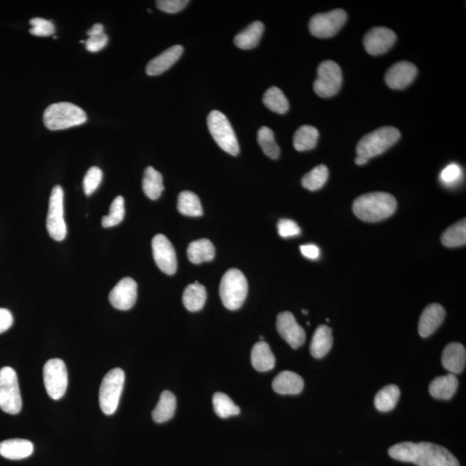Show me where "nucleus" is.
Returning <instances> with one entry per match:
<instances>
[{"instance_id":"1","label":"nucleus","mask_w":466,"mask_h":466,"mask_svg":"<svg viewBox=\"0 0 466 466\" xmlns=\"http://www.w3.org/2000/svg\"><path fill=\"white\" fill-rule=\"evenodd\" d=\"M388 454L394 460L418 466H460L445 447L429 442L399 443L390 447Z\"/></svg>"},{"instance_id":"2","label":"nucleus","mask_w":466,"mask_h":466,"mask_svg":"<svg viewBox=\"0 0 466 466\" xmlns=\"http://www.w3.org/2000/svg\"><path fill=\"white\" fill-rule=\"evenodd\" d=\"M397 207V199L393 195L386 192H374L355 199L353 210L358 219L372 223L390 217Z\"/></svg>"},{"instance_id":"3","label":"nucleus","mask_w":466,"mask_h":466,"mask_svg":"<svg viewBox=\"0 0 466 466\" xmlns=\"http://www.w3.org/2000/svg\"><path fill=\"white\" fill-rule=\"evenodd\" d=\"M87 120L84 110L69 102L52 104L43 114V123L51 131L78 127Z\"/></svg>"},{"instance_id":"4","label":"nucleus","mask_w":466,"mask_h":466,"mask_svg":"<svg viewBox=\"0 0 466 466\" xmlns=\"http://www.w3.org/2000/svg\"><path fill=\"white\" fill-rule=\"evenodd\" d=\"M401 133L398 129L384 127L362 136L357 146L358 157L369 159L386 153L398 142Z\"/></svg>"},{"instance_id":"5","label":"nucleus","mask_w":466,"mask_h":466,"mask_svg":"<svg viewBox=\"0 0 466 466\" xmlns=\"http://www.w3.org/2000/svg\"><path fill=\"white\" fill-rule=\"evenodd\" d=\"M248 294L245 275L238 269H231L222 277L220 295L224 306L229 310L241 308Z\"/></svg>"},{"instance_id":"6","label":"nucleus","mask_w":466,"mask_h":466,"mask_svg":"<svg viewBox=\"0 0 466 466\" xmlns=\"http://www.w3.org/2000/svg\"><path fill=\"white\" fill-rule=\"evenodd\" d=\"M207 125L214 140L222 150L232 155L239 153V144L234 131L225 114L213 111L207 117Z\"/></svg>"},{"instance_id":"7","label":"nucleus","mask_w":466,"mask_h":466,"mask_svg":"<svg viewBox=\"0 0 466 466\" xmlns=\"http://www.w3.org/2000/svg\"><path fill=\"white\" fill-rule=\"evenodd\" d=\"M125 372L120 368L111 369L104 377L99 388V406L104 414L111 416L116 412L123 391Z\"/></svg>"},{"instance_id":"8","label":"nucleus","mask_w":466,"mask_h":466,"mask_svg":"<svg viewBox=\"0 0 466 466\" xmlns=\"http://www.w3.org/2000/svg\"><path fill=\"white\" fill-rule=\"evenodd\" d=\"M0 409L10 414L21 411L22 397L17 376L10 367L0 369Z\"/></svg>"},{"instance_id":"9","label":"nucleus","mask_w":466,"mask_h":466,"mask_svg":"<svg viewBox=\"0 0 466 466\" xmlns=\"http://www.w3.org/2000/svg\"><path fill=\"white\" fill-rule=\"evenodd\" d=\"M342 81L343 76L340 66L334 61H324L318 66L313 90L321 98H330L339 91Z\"/></svg>"},{"instance_id":"10","label":"nucleus","mask_w":466,"mask_h":466,"mask_svg":"<svg viewBox=\"0 0 466 466\" xmlns=\"http://www.w3.org/2000/svg\"><path fill=\"white\" fill-rule=\"evenodd\" d=\"M64 201V190L57 185L51 192L47 216V230L55 241H62L66 236Z\"/></svg>"},{"instance_id":"11","label":"nucleus","mask_w":466,"mask_h":466,"mask_svg":"<svg viewBox=\"0 0 466 466\" xmlns=\"http://www.w3.org/2000/svg\"><path fill=\"white\" fill-rule=\"evenodd\" d=\"M347 14L343 9L314 15L309 22L311 34L318 38H329L334 36L346 24Z\"/></svg>"},{"instance_id":"12","label":"nucleus","mask_w":466,"mask_h":466,"mask_svg":"<svg viewBox=\"0 0 466 466\" xmlns=\"http://www.w3.org/2000/svg\"><path fill=\"white\" fill-rule=\"evenodd\" d=\"M43 382L48 395L53 400H59L68 388V372L64 362L59 358L50 360L44 365Z\"/></svg>"},{"instance_id":"13","label":"nucleus","mask_w":466,"mask_h":466,"mask_svg":"<svg viewBox=\"0 0 466 466\" xmlns=\"http://www.w3.org/2000/svg\"><path fill=\"white\" fill-rule=\"evenodd\" d=\"M153 257L161 271L172 276L176 272L177 259L175 248L167 236L157 234L153 240Z\"/></svg>"},{"instance_id":"14","label":"nucleus","mask_w":466,"mask_h":466,"mask_svg":"<svg viewBox=\"0 0 466 466\" xmlns=\"http://www.w3.org/2000/svg\"><path fill=\"white\" fill-rule=\"evenodd\" d=\"M276 328L279 334L292 348L297 349L306 341V332L297 323L294 314L283 312L278 314L276 320Z\"/></svg>"},{"instance_id":"15","label":"nucleus","mask_w":466,"mask_h":466,"mask_svg":"<svg viewBox=\"0 0 466 466\" xmlns=\"http://www.w3.org/2000/svg\"><path fill=\"white\" fill-rule=\"evenodd\" d=\"M397 41V35L386 27H374L364 36V47L368 54L379 55L390 50Z\"/></svg>"},{"instance_id":"16","label":"nucleus","mask_w":466,"mask_h":466,"mask_svg":"<svg viewBox=\"0 0 466 466\" xmlns=\"http://www.w3.org/2000/svg\"><path fill=\"white\" fill-rule=\"evenodd\" d=\"M138 297V284L131 277H125L110 292L109 301L118 310H129L135 305Z\"/></svg>"},{"instance_id":"17","label":"nucleus","mask_w":466,"mask_h":466,"mask_svg":"<svg viewBox=\"0 0 466 466\" xmlns=\"http://www.w3.org/2000/svg\"><path fill=\"white\" fill-rule=\"evenodd\" d=\"M416 65L409 62H399L392 65L386 73V83L391 90H403L413 83L417 76Z\"/></svg>"},{"instance_id":"18","label":"nucleus","mask_w":466,"mask_h":466,"mask_svg":"<svg viewBox=\"0 0 466 466\" xmlns=\"http://www.w3.org/2000/svg\"><path fill=\"white\" fill-rule=\"evenodd\" d=\"M446 317V310L438 303H432L421 313L418 331L423 338L431 336L442 325Z\"/></svg>"},{"instance_id":"19","label":"nucleus","mask_w":466,"mask_h":466,"mask_svg":"<svg viewBox=\"0 0 466 466\" xmlns=\"http://www.w3.org/2000/svg\"><path fill=\"white\" fill-rule=\"evenodd\" d=\"M442 362L446 371L454 375L460 374L465 368V347L458 342L449 344L443 351Z\"/></svg>"},{"instance_id":"20","label":"nucleus","mask_w":466,"mask_h":466,"mask_svg":"<svg viewBox=\"0 0 466 466\" xmlns=\"http://www.w3.org/2000/svg\"><path fill=\"white\" fill-rule=\"evenodd\" d=\"M183 47L181 45H174L164 50L151 60L146 66L148 76H157L167 71V70L179 60L183 53Z\"/></svg>"},{"instance_id":"21","label":"nucleus","mask_w":466,"mask_h":466,"mask_svg":"<svg viewBox=\"0 0 466 466\" xmlns=\"http://www.w3.org/2000/svg\"><path fill=\"white\" fill-rule=\"evenodd\" d=\"M272 387L277 394L298 395L304 388V381L297 373L285 371L275 377Z\"/></svg>"},{"instance_id":"22","label":"nucleus","mask_w":466,"mask_h":466,"mask_svg":"<svg viewBox=\"0 0 466 466\" xmlns=\"http://www.w3.org/2000/svg\"><path fill=\"white\" fill-rule=\"evenodd\" d=\"M34 446L27 439H12L0 442V455L10 460H20L31 456Z\"/></svg>"},{"instance_id":"23","label":"nucleus","mask_w":466,"mask_h":466,"mask_svg":"<svg viewBox=\"0 0 466 466\" xmlns=\"http://www.w3.org/2000/svg\"><path fill=\"white\" fill-rule=\"evenodd\" d=\"M458 381L454 374L436 377L429 386V392L432 397L440 400H450L458 390Z\"/></svg>"},{"instance_id":"24","label":"nucleus","mask_w":466,"mask_h":466,"mask_svg":"<svg viewBox=\"0 0 466 466\" xmlns=\"http://www.w3.org/2000/svg\"><path fill=\"white\" fill-rule=\"evenodd\" d=\"M332 332V329L325 325L316 329L310 345V353L313 358L320 360L330 351L334 344Z\"/></svg>"},{"instance_id":"25","label":"nucleus","mask_w":466,"mask_h":466,"mask_svg":"<svg viewBox=\"0 0 466 466\" xmlns=\"http://www.w3.org/2000/svg\"><path fill=\"white\" fill-rule=\"evenodd\" d=\"M251 364L257 372H269L275 367L276 358L269 344L257 342L251 351Z\"/></svg>"},{"instance_id":"26","label":"nucleus","mask_w":466,"mask_h":466,"mask_svg":"<svg viewBox=\"0 0 466 466\" xmlns=\"http://www.w3.org/2000/svg\"><path fill=\"white\" fill-rule=\"evenodd\" d=\"M187 253L192 264H199L212 261L216 257V248L209 239H202L192 242L188 246Z\"/></svg>"},{"instance_id":"27","label":"nucleus","mask_w":466,"mask_h":466,"mask_svg":"<svg viewBox=\"0 0 466 466\" xmlns=\"http://www.w3.org/2000/svg\"><path fill=\"white\" fill-rule=\"evenodd\" d=\"M264 31V25L262 22H254L235 36V45L242 50L254 49L260 42Z\"/></svg>"},{"instance_id":"28","label":"nucleus","mask_w":466,"mask_h":466,"mask_svg":"<svg viewBox=\"0 0 466 466\" xmlns=\"http://www.w3.org/2000/svg\"><path fill=\"white\" fill-rule=\"evenodd\" d=\"M206 301V290L203 285L195 282L188 285L183 292V302L188 311L197 312L202 310Z\"/></svg>"},{"instance_id":"29","label":"nucleus","mask_w":466,"mask_h":466,"mask_svg":"<svg viewBox=\"0 0 466 466\" xmlns=\"http://www.w3.org/2000/svg\"><path fill=\"white\" fill-rule=\"evenodd\" d=\"M176 409V398L172 392H162L157 405L153 412L155 423H164L172 419Z\"/></svg>"},{"instance_id":"30","label":"nucleus","mask_w":466,"mask_h":466,"mask_svg":"<svg viewBox=\"0 0 466 466\" xmlns=\"http://www.w3.org/2000/svg\"><path fill=\"white\" fill-rule=\"evenodd\" d=\"M143 190L147 197L153 201L160 198L162 191L164 190L162 176L153 167H148L144 171Z\"/></svg>"},{"instance_id":"31","label":"nucleus","mask_w":466,"mask_h":466,"mask_svg":"<svg viewBox=\"0 0 466 466\" xmlns=\"http://www.w3.org/2000/svg\"><path fill=\"white\" fill-rule=\"evenodd\" d=\"M400 388L394 384L387 386L377 392L375 397V407L380 412H390L397 406L400 398Z\"/></svg>"},{"instance_id":"32","label":"nucleus","mask_w":466,"mask_h":466,"mask_svg":"<svg viewBox=\"0 0 466 466\" xmlns=\"http://www.w3.org/2000/svg\"><path fill=\"white\" fill-rule=\"evenodd\" d=\"M319 131L311 125L299 127L294 136V147L298 151H308L316 147Z\"/></svg>"},{"instance_id":"33","label":"nucleus","mask_w":466,"mask_h":466,"mask_svg":"<svg viewBox=\"0 0 466 466\" xmlns=\"http://www.w3.org/2000/svg\"><path fill=\"white\" fill-rule=\"evenodd\" d=\"M177 209L181 214L188 217H201L203 209L201 201L193 192L183 191L178 196Z\"/></svg>"},{"instance_id":"34","label":"nucleus","mask_w":466,"mask_h":466,"mask_svg":"<svg viewBox=\"0 0 466 466\" xmlns=\"http://www.w3.org/2000/svg\"><path fill=\"white\" fill-rule=\"evenodd\" d=\"M262 101L269 110L278 114L286 113L290 109V103L286 96L276 87H271L265 92Z\"/></svg>"},{"instance_id":"35","label":"nucleus","mask_w":466,"mask_h":466,"mask_svg":"<svg viewBox=\"0 0 466 466\" xmlns=\"http://www.w3.org/2000/svg\"><path fill=\"white\" fill-rule=\"evenodd\" d=\"M442 243L449 248L463 246L466 243L465 219L447 228L442 236Z\"/></svg>"},{"instance_id":"36","label":"nucleus","mask_w":466,"mask_h":466,"mask_svg":"<svg viewBox=\"0 0 466 466\" xmlns=\"http://www.w3.org/2000/svg\"><path fill=\"white\" fill-rule=\"evenodd\" d=\"M257 141L264 153L268 157L276 160L280 157V148L277 146L275 135L271 129L261 127L257 132Z\"/></svg>"},{"instance_id":"37","label":"nucleus","mask_w":466,"mask_h":466,"mask_svg":"<svg viewBox=\"0 0 466 466\" xmlns=\"http://www.w3.org/2000/svg\"><path fill=\"white\" fill-rule=\"evenodd\" d=\"M329 170L327 166L321 164L311 170V171L303 176L302 186L310 191L320 190L328 179Z\"/></svg>"},{"instance_id":"38","label":"nucleus","mask_w":466,"mask_h":466,"mask_svg":"<svg viewBox=\"0 0 466 466\" xmlns=\"http://www.w3.org/2000/svg\"><path fill=\"white\" fill-rule=\"evenodd\" d=\"M213 403L214 411H216L218 416L223 418V419L233 416H239L240 414L239 407L236 406L227 395L222 393V392L214 394Z\"/></svg>"},{"instance_id":"39","label":"nucleus","mask_w":466,"mask_h":466,"mask_svg":"<svg viewBox=\"0 0 466 466\" xmlns=\"http://www.w3.org/2000/svg\"><path fill=\"white\" fill-rule=\"evenodd\" d=\"M125 213V199L122 196H118V197L114 199L112 205H111L108 216L102 218V227L104 228H110L120 224L124 220Z\"/></svg>"},{"instance_id":"40","label":"nucleus","mask_w":466,"mask_h":466,"mask_svg":"<svg viewBox=\"0 0 466 466\" xmlns=\"http://www.w3.org/2000/svg\"><path fill=\"white\" fill-rule=\"evenodd\" d=\"M103 174L98 167H92L88 169L83 180V190L86 195L94 194L101 183Z\"/></svg>"},{"instance_id":"41","label":"nucleus","mask_w":466,"mask_h":466,"mask_svg":"<svg viewBox=\"0 0 466 466\" xmlns=\"http://www.w3.org/2000/svg\"><path fill=\"white\" fill-rule=\"evenodd\" d=\"M32 28L29 29V33L36 36H50L54 35L55 26L50 21L44 20L42 17H34L29 21Z\"/></svg>"},{"instance_id":"42","label":"nucleus","mask_w":466,"mask_h":466,"mask_svg":"<svg viewBox=\"0 0 466 466\" xmlns=\"http://www.w3.org/2000/svg\"><path fill=\"white\" fill-rule=\"evenodd\" d=\"M188 3V0H158L157 6L162 12L174 14L180 13Z\"/></svg>"},{"instance_id":"43","label":"nucleus","mask_w":466,"mask_h":466,"mask_svg":"<svg viewBox=\"0 0 466 466\" xmlns=\"http://www.w3.org/2000/svg\"><path fill=\"white\" fill-rule=\"evenodd\" d=\"M277 229H278L279 235L283 238L301 234V228L295 221L291 220L283 219L279 220L278 224H277Z\"/></svg>"},{"instance_id":"44","label":"nucleus","mask_w":466,"mask_h":466,"mask_svg":"<svg viewBox=\"0 0 466 466\" xmlns=\"http://www.w3.org/2000/svg\"><path fill=\"white\" fill-rule=\"evenodd\" d=\"M107 43H108V38L105 32L102 34L92 36L86 41V49L90 52H98L104 49Z\"/></svg>"},{"instance_id":"45","label":"nucleus","mask_w":466,"mask_h":466,"mask_svg":"<svg viewBox=\"0 0 466 466\" xmlns=\"http://www.w3.org/2000/svg\"><path fill=\"white\" fill-rule=\"evenodd\" d=\"M461 176V169L460 166L453 164L447 166L446 169H443L440 178H442L444 183L452 184L457 181Z\"/></svg>"},{"instance_id":"46","label":"nucleus","mask_w":466,"mask_h":466,"mask_svg":"<svg viewBox=\"0 0 466 466\" xmlns=\"http://www.w3.org/2000/svg\"><path fill=\"white\" fill-rule=\"evenodd\" d=\"M13 323V317L12 313L8 309H0V334L12 327Z\"/></svg>"},{"instance_id":"47","label":"nucleus","mask_w":466,"mask_h":466,"mask_svg":"<svg viewBox=\"0 0 466 466\" xmlns=\"http://www.w3.org/2000/svg\"><path fill=\"white\" fill-rule=\"evenodd\" d=\"M303 256L309 259H317L320 256V249L314 245H305L301 246Z\"/></svg>"},{"instance_id":"48","label":"nucleus","mask_w":466,"mask_h":466,"mask_svg":"<svg viewBox=\"0 0 466 466\" xmlns=\"http://www.w3.org/2000/svg\"><path fill=\"white\" fill-rule=\"evenodd\" d=\"M104 33V27L101 24H95L92 27L88 29L87 34L88 36H96L102 34Z\"/></svg>"},{"instance_id":"49","label":"nucleus","mask_w":466,"mask_h":466,"mask_svg":"<svg viewBox=\"0 0 466 466\" xmlns=\"http://www.w3.org/2000/svg\"><path fill=\"white\" fill-rule=\"evenodd\" d=\"M368 161H369L368 159H365L362 157H358V155L356 158H355V164L360 166L367 164Z\"/></svg>"},{"instance_id":"50","label":"nucleus","mask_w":466,"mask_h":466,"mask_svg":"<svg viewBox=\"0 0 466 466\" xmlns=\"http://www.w3.org/2000/svg\"><path fill=\"white\" fill-rule=\"evenodd\" d=\"M302 313H304V314H308L309 313L308 310H306V309H302Z\"/></svg>"}]
</instances>
